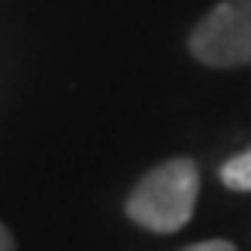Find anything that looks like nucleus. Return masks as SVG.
I'll list each match as a JSON object with an SVG mask.
<instances>
[{
	"label": "nucleus",
	"instance_id": "nucleus-5",
	"mask_svg": "<svg viewBox=\"0 0 251 251\" xmlns=\"http://www.w3.org/2000/svg\"><path fill=\"white\" fill-rule=\"evenodd\" d=\"M0 251H15V239L3 221H0Z\"/></svg>",
	"mask_w": 251,
	"mask_h": 251
},
{
	"label": "nucleus",
	"instance_id": "nucleus-3",
	"mask_svg": "<svg viewBox=\"0 0 251 251\" xmlns=\"http://www.w3.org/2000/svg\"><path fill=\"white\" fill-rule=\"evenodd\" d=\"M221 182L230 191H251V149L230 157L221 167Z\"/></svg>",
	"mask_w": 251,
	"mask_h": 251
},
{
	"label": "nucleus",
	"instance_id": "nucleus-1",
	"mask_svg": "<svg viewBox=\"0 0 251 251\" xmlns=\"http://www.w3.org/2000/svg\"><path fill=\"white\" fill-rule=\"evenodd\" d=\"M200 170L191 157H173L149 170L127 197L130 221L151 233L182 230L197 206Z\"/></svg>",
	"mask_w": 251,
	"mask_h": 251
},
{
	"label": "nucleus",
	"instance_id": "nucleus-2",
	"mask_svg": "<svg viewBox=\"0 0 251 251\" xmlns=\"http://www.w3.org/2000/svg\"><path fill=\"white\" fill-rule=\"evenodd\" d=\"M191 55L209 67L251 64V0H221L191 30Z\"/></svg>",
	"mask_w": 251,
	"mask_h": 251
},
{
	"label": "nucleus",
	"instance_id": "nucleus-4",
	"mask_svg": "<svg viewBox=\"0 0 251 251\" xmlns=\"http://www.w3.org/2000/svg\"><path fill=\"white\" fill-rule=\"evenodd\" d=\"M182 251H236L230 239H206V242H194V245H185Z\"/></svg>",
	"mask_w": 251,
	"mask_h": 251
}]
</instances>
